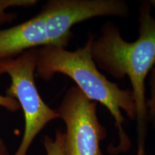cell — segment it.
<instances>
[{
	"instance_id": "cell-1",
	"label": "cell",
	"mask_w": 155,
	"mask_h": 155,
	"mask_svg": "<svg viewBox=\"0 0 155 155\" xmlns=\"http://www.w3.org/2000/svg\"><path fill=\"white\" fill-rule=\"evenodd\" d=\"M91 55L98 68L118 80L127 76L130 81L136 108L137 155H145L149 124L145 81L155 63V18L148 1L139 7L137 40L126 41L119 28L107 22L99 35H94Z\"/></svg>"
},
{
	"instance_id": "cell-2",
	"label": "cell",
	"mask_w": 155,
	"mask_h": 155,
	"mask_svg": "<svg viewBox=\"0 0 155 155\" xmlns=\"http://www.w3.org/2000/svg\"><path fill=\"white\" fill-rule=\"evenodd\" d=\"M94 34L89 33L83 47L75 51L55 46L37 48L35 75L49 81L57 73L71 78L89 99L101 104L114 118L119 136L116 147H108L109 154H119L130 150L131 141L124 130L125 119L122 112L129 119H136L135 103L131 90L120 88L101 73L91 55Z\"/></svg>"
},
{
	"instance_id": "cell-3",
	"label": "cell",
	"mask_w": 155,
	"mask_h": 155,
	"mask_svg": "<svg viewBox=\"0 0 155 155\" xmlns=\"http://www.w3.org/2000/svg\"><path fill=\"white\" fill-rule=\"evenodd\" d=\"M123 11L119 0H48L31 19L0 29V61L35 48H65L73 38L75 24L98 17L119 18Z\"/></svg>"
},
{
	"instance_id": "cell-4",
	"label": "cell",
	"mask_w": 155,
	"mask_h": 155,
	"mask_svg": "<svg viewBox=\"0 0 155 155\" xmlns=\"http://www.w3.org/2000/svg\"><path fill=\"white\" fill-rule=\"evenodd\" d=\"M36 64L37 48L27 50L12 59L0 61V76L7 74L11 81L5 95L18 101L25 118L24 134L13 155H26L45 127L60 119L57 110L50 108L39 94L35 83Z\"/></svg>"
},
{
	"instance_id": "cell-5",
	"label": "cell",
	"mask_w": 155,
	"mask_h": 155,
	"mask_svg": "<svg viewBox=\"0 0 155 155\" xmlns=\"http://www.w3.org/2000/svg\"><path fill=\"white\" fill-rule=\"evenodd\" d=\"M97 105L76 86L64 94L57 109L65 125L64 155H104L101 142L107 133L98 118Z\"/></svg>"
},
{
	"instance_id": "cell-6",
	"label": "cell",
	"mask_w": 155,
	"mask_h": 155,
	"mask_svg": "<svg viewBox=\"0 0 155 155\" xmlns=\"http://www.w3.org/2000/svg\"><path fill=\"white\" fill-rule=\"evenodd\" d=\"M39 2L38 0H0V26L10 23L15 18V13L8 12L12 7H34Z\"/></svg>"
},
{
	"instance_id": "cell-7",
	"label": "cell",
	"mask_w": 155,
	"mask_h": 155,
	"mask_svg": "<svg viewBox=\"0 0 155 155\" xmlns=\"http://www.w3.org/2000/svg\"><path fill=\"white\" fill-rule=\"evenodd\" d=\"M64 139L65 134L61 128L55 131V138L49 136L44 137L43 144L47 155H64Z\"/></svg>"
},
{
	"instance_id": "cell-8",
	"label": "cell",
	"mask_w": 155,
	"mask_h": 155,
	"mask_svg": "<svg viewBox=\"0 0 155 155\" xmlns=\"http://www.w3.org/2000/svg\"><path fill=\"white\" fill-rule=\"evenodd\" d=\"M150 97L147 99V107L148 112L149 123L152 124L155 129V63L150 71Z\"/></svg>"
},
{
	"instance_id": "cell-9",
	"label": "cell",
	"mask_w": 155,
	"mask_h": 155,
	"mask_svg": "<svg viewBox=\"0 0 155 155\" xmlns=\"http://www.w3.org/2000/svg\"><path fill=\"white\" fill-rule=\"evenodd\" d=\"M0 107L5 108L6 110L12 113H15L20 110L19 103L15 98L2 94H0Z\"/></svg>"
},
{
	"instance_id": "cell-10",
	"label": "cell",
	"mask_w": 155,
	"mask_h": 155,
	"mask_svg": "<svg viewBox=\"0 0 155 155\" xmlns=\"http://www.w3.org/2000/svg\"><path fill=\"white\" fill-rule=\"evenodd\" d=\"M0 155H10L5 141L0 137Z\"/></svg>"
},
{
	"instance_id": "cell-11",
	"label": "cell",
	"mask_w": 155,
	"mask_h": 155,
	"mask_svg": "<svg viewBox=\"0 0 155 155\" xmlns=\"http://www.w3.org/2000/svg\"><path fill=\"white\" fill-rule=\"evenodd\" d=\"M148 2L150 3L151 7H154V8L155 9V0H149Z\"/></svg>"
}]
</instances>
